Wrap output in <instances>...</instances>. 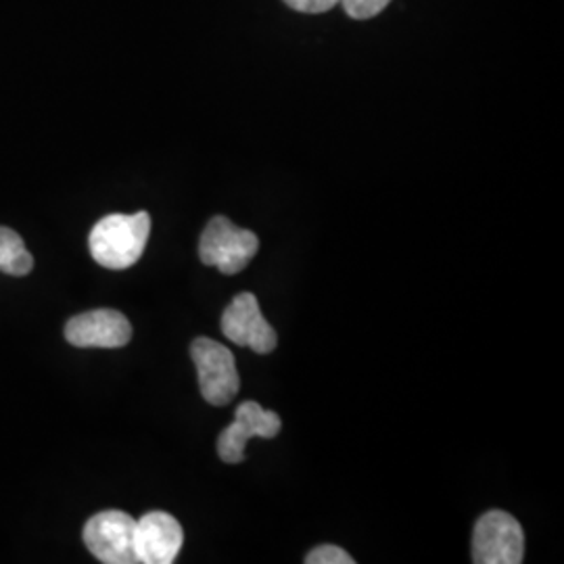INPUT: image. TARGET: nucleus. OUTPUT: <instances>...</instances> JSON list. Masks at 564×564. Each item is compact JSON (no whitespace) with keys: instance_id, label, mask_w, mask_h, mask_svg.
<instances>
[{"instance_id":"6","label":"nucleus","mask_w":564,"mask_h":564,"mask_svg":"<svg viewBox=\"0 0 564 564\" xmlns=\"http://www.w3.org/2000/svg\"><path fill=\"white\" fill-rule=\"evenodd\" d=\"M224 337L237 345L249 347L256 354H270L276 349V333L263 318L260 302L253 293L237 295L223 314Z\"/></svg>"},{"instance_id":"5","label":"nucleus","mask_w":564,"mask_h":564,"mask_svg":"<svg viewBox=\"0 0 564 564\" xmlns=\"http://www.w3.org/2000/svg\"><path fill=\"white\" fill-rule=\"evenodd\" d=\"M524 535L521 523L505 510H489L473 533V563H523Z\"/></svg>"},{"instance_id":"13","label":"nucleus","mask_w":564,"mask_h":564,"mask_svg":"<svg viewBox=\"0 0 564 564\" xmlns=\"http://www.w3.org/2000/svg\"><path fill=\"white\" fill-rule=\"evenodd\" d=\"M341 0H284L286 7L300 11V13H310V15H316V13H324V11H330L335 4H339Z\"/></svg>"},{"instance_id":"3","label":"nucleus","mask_w":564,"mask_h":564,"mask_svg":"<svg viewBox=\"0 0 564 564\" xmlns=\"http://www.w3.org/2000/svg\"><path fill=\"white\" fill-rule=\"evenodd\" d=\"M191 356L197 366L203 400L212 405L232 402L241 387L232 351L223 343L199 337L191 345Z\"/></svg>"},{"instance_id":"9","label":"nucleus","mask_w":564,"mask_h":564,"mask_svg":"<svg viewBox=\"0 0 564 564\" xmlns=\"http://www.w3.org/2000/svg\"><path fill=\"white\" fill-rule=\"evenodd\" d=\"M137 558L142 564H172L176 561L184 533L172 514L155 510L137 521Z\"/></svg>"},{"instance_id":"7","label":"nucleus","mask_w":564,"mask_h":564,"mask_svg":"<svg viewBox=\"0 0 564 564\" xmlns=\"http://www.w3.org/2000/svg\"><path fill=\"white\" fill-rule=\"evenodd\" d=\"M281 416L263 410L258 402H242L235 412V423L226 426L218 437V454L224 463L245 460V445L251 437L272 440L281 433Z\"/></svg>"},{"instance_id":"4","label":"nucleus","mask_w":564,"mask_h":564,"mask_svg":"<svg viewBox=\"0 0 564 564\" xmlns=\"http://www.w3.org/2000/svg\"><path fill=\"white\" fill-rule=\"evenodd\" d=\"M84 544L105 564H134L137 521L121 510H105L84 524Z\"/></svg>"},{"instance_id":"8","label":"nucleus","mask_w":564,"mask_h":564,"mask_svg":"<svg viewBox=\"0 0 564 564\" xmlns=\"http://www.w3.org/2000/svg\"><path fill=\"white\" fill-rule=\"evenodd\" d=\"M65 339L76 347L118 349L132 339V326L118 310H93L65 324Z\"/></svg>"},{"instance_id":"12","label":"nucleus","mask_w":564,"mask_h":564,"mask_svg":"<svg viewBox=\"0 0 564 564\" xmlns=\"http://www.w3.org/2000/svg\"><path fill=\"white\" fill-rule=\"evenodd\" d=\"M307 564H354V558L339 545H318L305 556Z\"/></svg>"},{"instance_id":"11","label":"nucleus","mask_w":564,"mask_h":564,"mask_svg":"<svg viewBox=\"0 0 564 564\" xmlns=\"http://www.w3.org/2000/svg\"><path fill=\"white\" fill-rule=\"evenodd\" d=\"M391 0H341L343 9L354 20L377 18Z\"/></svg>"},{"instance_id":"1","label":"nucleus","mask_w":564,"mask_h":564,"mask_svg":"<svg viewBox=\"0 0 564 564\" xmlns=\"http://www.w3.org/2000/svg\"><path fill=\"white\" fill-rule=\"evenodd\" d=\"M151 235V216L139 212L132 216L111 214L95 224L88 247L95 262L107 270H126L141 260Z\"/></svg>"},{"instance_id":"10","label":"nucleus","mask_w":564,"mask_h":564,"mask_svg":"<svg viewBox=\"0 0 564 564\" xmlns=\"http://www.w3.org/2000/svg\"><path fill=\"white\" fill-rule=\"evenodd\" d=\"M34 268V258L20 235L0 226V272L9 276H25Z\"/></svg>"},{"instance_id":"2","label":"nucleus","mask_w":564,"mask_h":564,"mask_svg":"<svg viewBox=\"0 0 564 564\" xmlns=\"http://www.w3.org/2000/svg\"><path fill=\"white\" fill-rule=\"evenodd\" d=\"M260 239L256 232L239 228L224 216L212 218L199 241V258L205 265L223 274H239L256 258Z\"/></svg>"}]
</instances>
